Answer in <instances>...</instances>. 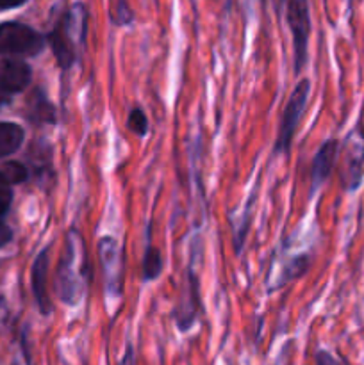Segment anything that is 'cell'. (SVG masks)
I'll use <instances>...</instances> for the list:
<instances>
[{
  "label": "cell",
  "instance_id": "20",
  "mask_svg": "<svg viewBox=\"0 0 364 365\" xmlns=\"http://www.w3.org/2000/svg\"><path fill=\"white\" fill-rule=\"evenodd\" d=\"M118 365H138L136 364V355H134V348H132V346H127V349H125L123 356H121V360L118 362Z\"/></svg>",
  "mask_w": 364,
  "mask_h": 365
},
{
  "label": "cell",
  "instance_id": "7",
  "mask_svg": "<svg viewBox=\"0 0 364 365\" xmlns=\"http://www.w3.org/2000/svg\"><path fill=\"white\" fill-rule=\"evenodd\" d=\"M364 168V130L357 127L345 141V164H343V185L346 191H355L363 180Z\"/></svg>",
  "mask_w": 364,
  "mask_h": 365
},
{
  "label": "cell",
  "instance_id": "6",
  "mask_svg": "<svg viewBox=\"0 0 364 365\" xmlns=\"http://www.w3.org/2000/svg\"><path fill=\"white\" fill-rule=\"evenodd\" d=\"M288 25L293 34V48H295V73H300L307 63V46L310 36V14L307 0H289L285 11Z\"/></svg>",
  "mask_w": 364,
  "mask_h": 365
},
{
  "label": "cell",
  "instance_id": "2",
  "mask_svg": "<svg viewBox=\"0 0 364 365\" xmlns=\"http://www.w3.org/2000/svg\"><path fill=\"white\" fill-rule=\"evenodd\" d=\"M86 34H88V11L84 4H74L70 11H66L63 20L49 34L54 56L61 68L68 70L79 59V53L84 48Z\"/></svg>",
  "mask_w": 364,
  "mask_h": 365
},
{
  "label": "cell",
  "instance_id": "10",
  "mask_svg": "<svg viewBox=\"0 0 364 365\" xmlns=\"http://www.w3.org/2000/svg\"><path fill=\"white\" fill-rule=\"evenodd\" d=\"M32 70L20 59H0V91L20 93L31 84Z\"/></svg>",
  "mask_w": 364,
  "mask_h": 365
},
{
  "label": "cell",
  "instance_id": "12",
  "mask_svg": "<svg viewBox=\"0 0 364 365\" xmlns=\"http://www.w3.org/2000/svg\"><path fill=\"white\" fill-rule=\"evenodd\" d=\"M25 139V132L20 125L2 121L0 123V159L7 155H13L21 146Z\"/></svg>",
  "mask_w": 364,
  "mask_h": 365
},
{
  "label": "cell",
  "instance_id": "21",
  "mask_svg": "<svg viewBox=\"0 0 364 365\" xmlns=\"http://www.w3.org/2000/svg\"><path fill=\"white\" fill-rule=\"evenodd\" d=\"M27 0H0V9H14V7H20Z\"/></svg>",
  "mask_w": 364,
  "mask_h": 365
},
{
  "label": "cell",
  "instance_id": "18",
  "mask_svg": "<svg viewBox=\"0 0 364 365\" xmlns=\"http://www.w3.org/2000/svg\"><path fill=\"white\" fill-rule=\"evenodd\" d=\"M314 360H316V365H343L341 360H338L332 353L325 351V349H320L316 356H314Z\"/></svg>",
  "mask_w": 364,
  "mask_h": 365
},
{
  "label": "cell",
  "instance_id": "15",
  "mask_svg": "<svg viewBox=\"0 0 364 365\" xmlns=\"http://www.w3.org/2000/svg\"><path fill=\"white\" fill-rule=\"evenodd\" d=\"M0 173L6 177L9 184H21V182L27 180V168L20 163H7Z\"/></svg>",
  "mask_w": 364,
  "mask_h": 365
},
{
  "label": "cell",
  "instance_id": "9",
  "mask_svg": "<svg viewBox=\"0 0 364 365\" xmlns=\"http://www.w3.org/2000/svg\"><path fill=\"white\" fill-rule=\"evenodd\" d=\"M339 155V143L335 139H328L318 148L310 164V195L316 192L323 185V182L330 177Z\"/></svg>",
  "mask_w": 364,
  "mask_h": 365
},
{
  "label": "cell",
  "instance_id": "5",
  "mask_svg": "<svg viewBox=\"0 0 364 365\" xmlns=\"http://www.w3.org/2000/svg\"><path fill=\"white\" fill-rule=\"evenodd\" d=\"M98 259L102 266L106 292L111 298H120L125 277V255L116 239L102 237L98 241Z\"/></svg>",
  "mask_w": 364,
  "mask_h": 365
},
{
  "label": "cell",
  "instance_id": "17",
  "mask_svg": "<svg viewBox=\"0 0 364 365\" xmlns=\"http://www.w3.org/2000/svg\"><path fill=\"white\" fill-rule=\"evenodd\" d=\"M11 202H13V189H11V184L6 180L2 173H0V216L9 210Z\"/></svg>",
  "mask_w": 364,
  "mask_h": 365
},
{
  "label": "cell",
  "instance_id": "19",
  "mask_svg": "<svg viewBox=\"0 0 364 365\" xmlns=\"http://www.w3.org/2000/svg\"><path fill=\"white\" fill-rule=\"evenodd\" d=\"M11 239H13V232H11V228L7 227L6 223H2V221H0V248H4L6 245H9Z\"/></svg>",
  "mask_w": 364,
  "mask_h": 365
},
{
  "label": "cell",
  "instance_id": "11",
  "mask_svg": "<svg viewBox=\"0 0 364 365\" xmlns=\"http://www.w3.org/2000/svg\"><path fill=\"white\" fill-rule=\"evenodd\" d=\"M46 274H49V248L43 250L38 257H36L34 264H32V292H34L36 303L39 307V312L43 316H49L52 310V303L49 299V292H46Z\"/></svg>",
  "mask_w": 364,
  "mask_h": 365
},
{
  "label": "cell",
  "instance_id": "3",
  "mask_svg": "<svg viewBox=\"0 0 364 365\" xmlns=\"http://www.w3.org/2000/svg\"><path fill=\"white\" fill-rule=\"evenodd\" d=\"M309 81L303 78V81H300L295 86L291 96L288 98V103H285L284 110H282L277 141H275V152L277 153H288L289 148H291L293 138H295L296 128H298L300 120L303 116V110H305L307 102H309Z\"/></svg>",
  "mask_w": 364,
  "mask_h": 365
},
{
  "label": "cell",
  "instance_id": "4",
  "mask_svg": "<svg viewBox=\"0 0 364 365\" xmlns=\"http://www.w3.org/2000/svg\"><path fill=\"white\" fill-rule=\"evenodd\" d=\"M45 48V38L32 27L18 21L0 25L2 56H38Z\"/></svg>",
  "mask_w": 364,
  "mask_h": 365
},
{
  "label": "cell",
  "instance_id": "13",
  "mask_svg": "<svg viewBox=\"0 0 364 365\" xmlns=\"http://www.w3.org/2000/svg\"><path fill=\"white\" fill-rule=\"evenodd\" d=\"M161 273H163V257L159 250L148 241L141 260V278L143 282L156 280Z\"/></svg>",
  "mask_w": 364,
  "mask_h": 365
},
{
  "label": "cell",
  "instance_id": "16",
  "mask_svg": "<svg viewBox=\"0 0 364 365\" xmlns=\"http://www.w3.org/2000/svg\"><path fill=\"white\" fill-rule=\"evenodd\" d=\"M111 20H113V24L116 25H128L132 20H134V13H132L127 0H118L116 6H114L113 14H111Z\"/></svg>",
  "mask_w": 364,
  "mask_h": 365
},
{
  "label": "cell",
  "instance_id": "8",
  "mask_svg": "<svg viewBox=\"0 0 364 365\" xmlns=\"http://www.w3.org/2000/svg\"><path fill=\"white\" fill-rule=\"evenodd\" d=\"M198 278H196L193 267H189L184 278V287H182L181 299L175 309V321L181 331H188L195 324L198 316Z\"/></svg>",
  "mask_w": 364,
  "mask_h": 365
},
{
  "label": "cell",
  "instance_id": "14",
  "mask_svg": "<svg viewBox=\"0 0 364 365\" xmlns=\"http://www.w3.org/2000/svg\"><path fill=\"white\" fill-rule=\"evenodd\" d=\"M127 127L128 130L134 132L136 135L143 138V135H146V132H148V118H146V114L143 113L141 109L136 107V109H132L131 113H128Z\"/></svg>",
  "mask_w": 364,
  "mask_h": 365
},
{
  "label": "cell",
  "instance_id": "1",
  "mask_svg": "<svg viewBox=\"0 0 364 365\" xmlns=\"http://www.w3.org/2000/svg\"><path fill=\"white\" fill-rule=\"evenodd\" d=\"M88 255H86L84 239L79 232L70 230L66 237V250H64L61 262L57 266L56 289L61 302L68 305H77L88 285Z\"/></svg>",
  "mask_w": 364,
  "mask_h": 365
},
{
  "label": "cell",
  "instance_id": "22",
  "mask_svg": "<svg viewBox=\"0 0 364 365\" xmlns=\"http://www.w3.org/2000/svg\"><path fill=\"white\" fill-rule=\"evenodd\" d=\"M0 93H2V91H0Z\"/></svg>",
  "mask_w": 364,
  "mask_h": 365
}]
</instances>
